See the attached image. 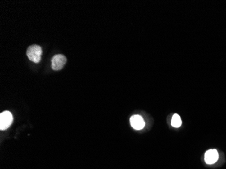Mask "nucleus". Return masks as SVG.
I'll use <instances>...</instances> for the list:
<instances>
[{"label": "nucleus", "mask_w": 226, "mask_h": 169, "mask_svg": "<svg viewBox=\"0 0 226 169\" xmlns=\"http://www.w3.org/2000/svg\"><path fill=\"white\" fill-rule=\"evenodd\" d=\"M42 48L38 45H32L27 50V55L29 59L34 63H39L42 56Z\"/></svg>", "instance_id": "nucleus-1"}, {"label": "nucleus", "mask_w": 226, "mask_h": 169, "mask_svg": "<svg viewBox=\"0 0 226 169\" xmlns=\"http://www.w3.org/2000/svg\"><path fill=\"white\" fill-rule=\"evenodd\" d=\"M66 63V58L62 54H58L52 58V69L54 70H60L63 69Z\"/></svg>", "instance_id": "nucleus-2"}, {"label": "nucleus", "mask_w": 226, "mask_h": 169, "mask_svg": "<svg viewBox=\"0 0 226 169\" xmlns=\"http://www.w3.org/2000/svg\"><path fill=\"white\" fill-rule=\"evenodd\" d=\"M13 121V116L9 111L3 112L0 114V129L5 130L11 125Z\"/></svg>", "instance_id": "nucleus-3"}, {"label": "nucleus", "mask_w": 226, "mask_h": 169, "mask_svg": "<svg viewBox=\"0 0 226 169\" xmlns=\"http://www.w3.org/2000/svg\"><path fill=\"white\" fill-rule=\"evenodd\" d=\"M131 127L135 130H141L145 127V121L140 115H133L130 118Z\"/></svg>", "instance_id": "nucleus-4"}, {"label": "nucleus", "mask_w": 226, "mask_h": 169, "mask_svg": "<svg viewBox=\"0 0 226 169\" xmlns=\"http://www.w3.org/2000/svg\"><path fill=\"white\" fill-rule=\"evenodd\" d=\"M218 158H219V154L216 149H209L205 153V161L207 164H213L217 162Z\"/></svg>", "instance_id": "nucleus-5"}, {"label": "nucleus", "mask_w": 226, "mask_h": 169, "mask_svg": "<svg viewBox=\"0 0 226 169\" xmlns=\"http://www.w3.org/2000/svg\"><path fill=\"white\" fill-rule=\"evenodd\" d=\"M171 125L175 128H178L182 125V120H181L180 116L178 114H175L171 118Z\"/></svg>", "instance_id": "nucleus-6"}]
</instances>
